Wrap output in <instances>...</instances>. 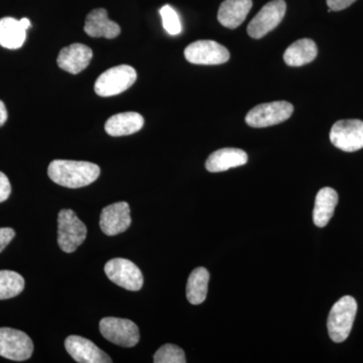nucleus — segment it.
<instances>
[{
  "mask_svg": "<svg viewBox=\"0 0 363 363\" xmlns=\"http://www.w3.org/2000/svg\"><path fill=\"white\" fill-rule=\"evenodd\" d=\"M252 7V0H225L219 7V23L225 28H238L245 21Z\"/></svg>",
  "mask_w": 363,
  "mask_h": 363,
  "instance_id": "f3484780",
  "label": "nucleus"
},
{
  "mask_svg": "<svg viewBox=\"0 0 363 363\" xmlns=\"http://www.w3.org/2000/svg\"><path fill=\"white\" fill-rule=\"evenodd\" d=\"M332 145L343 152H353L363 149V121L345 119L334 123L330 131Z\"/></svg>",
  "mask_w": 363,
  "mask_h": 363,
  "instance_id": "1a4fd4ad",
  "label": "nucleus"
},
{
  "mask_svg": "<svg viewBox=\"0 0 363 363\" xmlns=\"http://www.w3.org/2000/svg\"><path fill=\"white\" fill-rule=\"evenodd\" d=\"M247 161V154L245 150L225 147L210 155L205 166L210 173H220L231 168L243 166Z\"/></svg>",
  "mask_w": 363,
  "mask_h": 363,
  "instance_id": "dca6fc26",
  "label": "nucleus"
},
{
  "mask_svg": "<svg viewBox=\"0 0 363 363\" xmlns=\"http://www.w3.org/2000/svg\"><path fill=\"white\" fill-rule=\"evenodd\" d=\"M7 111L6 104L0 100V128L6 123L7 121Z\"/></svg>",
  "mask_w": 363,
  "mask_h": 363,
  "instance_id": "c85d7f7f",
  "label": "nucleus"
},
{
  "mask_svg": "<svg viewBox=\"0 0 363 363\" xmlns=\"http://www.w3.org/2000/svg\"><path fill=\"white\" fill-rule=\"evenodd\" d=\"M357 0H327V6L333 11H340L347 9Z\"/></svg>",
  "mask_w": 363,
  "mask_h": 363,
  "instance_id": "cd10ccee",
  "label": "nucleus"
},
{
  "mask_svg": "<svg viewBox=\"0 0 363 363\" xmlns=\"http://www.w3.org/2000/svg\"><path fill=\"white\" fill-rule=\"evenodd\" d=\"M286 11L285 0H272L260 9L247 26V33L252 39H262L274 30L283 21Z\"/></svg>",
  "mask_w": 363,
  "mask_h": 363,
  "instance_id": "6e6552de",
  "label": "nucleus"
},
{
  "mask_svg": "<svg viewBox=\"0 0 363 363\" xmlns=\"http://www.w3.org/2000/svg\"><path fill=\"white\" fill-rule=\"evenodd\" d=\"M102 336L121 347H133L140 341V330L135 322L121 318L106 317L100 321Z\"/></svg>",
  "mask_w": 363,
  "mask_h": 363,
  "instance_id": "423d86ee",
  "label": "nucleus"
},
{
  "mask_svg": "<svg viewBox=\"0 0 363 363\" xmlns=\"http://www.w3.org/2000/svg\"><path fill=\"white\" fill-rule=\"evenodd\" d=\"M11 193V186L6 174L0 172V203L6 201Z\"/></svg>",
  "mask_w": 363,
  "mask_h": 363,
  "instance_id": "a878e982",
  "label": "nucleus"
},
{
  "mask_svg": "<svg viewBox=\"0 0 363 363\" xmlns=\"http://www.w3.org/2000/svg\"><path fill=\"white\" fill-rule=\"evenodd\" d=\"M185 352L174 344H164L157 351L154 357L155 363H185Z\"/></svg>",
  "mask_w": 363,
  "mask_h": 363,
  "instance_id": "b1692460",
  "label": "nucleus"
},
{
  "mask_svg": "<svg viewBox=\"0 0 363 363\" xmlns=\"http://www.w3.org/2000/svg\"><path fill=\"white\" fill-rule=\"evenodd\" d=\"M185 58L196 65H221L230 58L228 50L214 40H197L186 48Z\"/></svg>",
  "mask_w": 363,
  "mask_h": 363,
  "instance_id": "9d476101",
  "label": "nucleus"
},
{
  "mask_svg": "<svg viewBox=\"0 0 363 363\" xmlns=\"http://www.w3.org/2000/svg\"><path fill=\"white\" fill-rule=\"evenodd\" d=\"M48 175L60 186L78 189L96 181L100 175V168L89 162L55 160L48 168Z\"/></svg>",
  "mask_w": 363,
  "mask_h": 363,
  "instance_id": "f257e3e1",
  "label": "nucleus"
},
{
  "mask_svg": "<svg viewBox=\"0 0 363 363\" xmlns=\"http://www.w3.org/2000/svg\"><path fill=\"white\" fill-rule=\"evenodd\" d=\"M138 74L133 67L121 65L105 71L95 82L94 90L101 97L116 96L135 82Z\"/></svg>",
  "mask_w": 363,
  "mask_h": 363,
  "instance_id": "20e7f679",
  "label": "nucleus"
},
{
  "mask_svg": "<svg viewBox=\"0 0 363 363\" xmlns=\"http://www.w3.org/2000/svg\"><path fill=\"white\" fill-rule=\"evenodd\" d=\"M357 313V303L351 296H345L334 304L327 321L329 337L332 341L341 343L348 338Z\"/></svg>",
  "mask_w": 363,
  "mask_h": 363,
  "instance_id": "f03ea898",
  "label": "nucleus"
},
{
  "mask_svg": "<svg viewBox=\"0 0 363 363\" xmlns=\"http://www.w3.org/2000/svg\"><path fill=\"white\" fill-rule=\"evenodd\" d=\"M25 289V279L18 272L0 271V300L20 295Z\"/></svg>",
  "mask_w": 363,
  "mask_h": 363,
  "instance_id": "5701e85b",
  "label": "nucleus"
},
{
  "mask_svg": "<svg viewBox=\"0 0 363 363\" xmlns=\"http://www.w3.org/2000/svg\"><path fill=\"white\" fill-rule=\"evenodd\" d=\"M293 112L294 106L290 102L274 101L259 104L248 112L245 123L252 128H269L288 121Z\"/></svg>",
  "mask_w": 363,
  "mask_h": 363,
  "instance_id": "39448f33",
  "label": "nucleus"
},
{
  "mask_svg": "<svg viewBox=\"0 0 363 363\" xmlns=\"http://www.w3.org/2000/svg\"><path fill=\"white\" fill-rule=\"evenodd\" d=\"M85 33L92 38L114 39L121 33V26L109 20L106 9H97L86 16Z\"/></svg>",
  "mask_w": 363,
  "mask_h": 363,
  "instance_id": "2eb2a0df",
  "label": "nucleus"
},
{
  "mask_svg": "<svg viewBox=\"0 0 363 363\" xmlns=\"http://www.w3.org/2000/svg\"><path fill=\"white\" fill-rule=\"evenodd\" d=\"M106 276L116 285L125 290L140 291L143 285V276L140 269L130 260L113 259L104 267Z\"/></svg>",
  "mask_w": 363,
  "mask_h": 363,
  "instance_id": "9b49d317",
  "label": "nucleus"
},
{
  "mask_svg": "<svg viewBox=\"0 0 363 363\" xmlns=\"http://www.w3.org/2000/svg\"><path fill=\"white\" fill-rule=\"evenodd\" d=\"M318 55L317 45L310 39L298 40L291 45L284 54V60L288 66L301 67L311 63Z\"/></svg>",
  "mask_w": 363,
  "mask_h": 363,
  "instance_id": "aec40b11",
  "label": "nucleus"
},
{
  "mask_svg": "<svg viewBox=\"0 0 363 363\" xmlns=\"http://www.w3.org/2000/svg\"><path fill=\"white\" fill-rule=\"evenodd\" d=\"M93 57L92 50L83 44H73L63 48L57 63L62 70L70 74H79L89 66Z\"/></svg>",
  "mask_w": 363,
  "mask_h": 363,
  "instance_id": "4468645a",
  "label": "nucleus"
},
{
  "mask_svg": "<svg viewBox=\"0 0 363 363\" xmlns=\"http://www.w3.org/2000/svg\"><path fill=\"white\" fill-rule=\"evenodd\" d=\"M87 227L71 209H63L58 216V245L66 253H72L86 240Z\"/></svg>",
  "mask_w": 363,
  "mask_h": 363,
  "instance_id": "7ed1b4c3",
  "label": "nucleus"
},
{
  "mask_svg": "<svg viewBox=\"0 0 363 363\" xmlns=\"http://www.w3.org/2000/svg\"><path fill=\"white\" fill-rule=\"evenodd\" d=\"M337 203L338 194L334 189L322 188L316 196L314 211H313V220L315 225L321 228L326 226L333 217Z\"/></svg>",
  "mask_w": 363,
  "mask_h": 363,
  "instance_id": "6ab92c4d",
  "label": "nucleus"
},
{
  "mask_svg": "<svg viewBox=\"0 0 363 363\" xmlns=\"http://www.w3.org/2000/svg\"><path fill=\"white\" fill-rule=\"evenodd\" d=\"M21 25H23V28H26V30H28V28H30V26H32V23H30V20L26 18H21Z\"/></svg>",
  "mask_w": 363,
  "mask_h": 363,
  "instance_id": "c756f323",
  "label": "nucleus"
},
{
  "mask_svg": "<svg viewBox=\"0 0 363 363\" xmlns=\"http://www.w3.org/2000/svg\"><path fill=\"white\" fill-rule=\"evenodd\" d=\"M26 30L21 21L13 18L0 20V45L9 50L20 49L25 44Z\"/></svg>",
  "mask_w": 363,
  "mask_h": 363,
  "instance_id": "412c9836",
  "label": "nucleus"
},
{
  "mask_svg": "<svg viewBox=\"0 0 363 363\" xmlns=\"http://www.w3.org/2000/svg\"><path fill=\"white\" fill-rule=\"evenodd\" d=\"M16 236L13 228H0V252L6 250L7 245L11 243Z\"/></svg>",
  "mask_w": 363,
  "mask_h": 363,
  "instance_id": "bb28decb",
  "label": "nucleus"
},
{
  "mask_svg": "<svg viewBox=\"0 0 363 363\" xmlns=\"http://www.w3.org/2000/svg\"><path fill=\"white\" fill-rule=\"evenodd\" d=\"M210 274L205 267H197L191 272L187 283V298L192 305H200L206 300Z\"/></svg>",
  "mask_w": 363,
  "mask_h": 363,
  "instance_id": "4be33fe9",
  "label": "nucleus"
},
{
  "mask_svg": "<svg viewBox=\"0 0 363 363\" xmlns=\"http://www.w3.org/2000/svg\"><path fill=\"white\" fill-rule=\"evenodd\" d=\"M33 343L25 332L16 329L0 328V357L14 362H25L32 357Z\"/></svg>",
  "mask_w": 363,
  "mask_h": 363,
  "instance_id": "0eeeda50",
  "label": "nucleus"
},
{
  "mask_svg": "<svg viewBox=\"0 0 363 363\" xmlns=\"http://www.w3.org/2000/svg\"><path fill=\"white\" fill-rule=\"evenodd\" d=\"M66 350L79 363H111L112 359L92 341L71 335L65 341Z\"/></svg>",
  "mask_w": 363,
  "mask_h": 363,
  "instance_id": "ddd939ff",
  "label": "nucleus"
},
{
  "mask_svg": "<svg viewBox=\"0 0 363 363\" xmlns=\"http://www.w3.org/2000/svg\"><path fill=\"white\" fill-rule=\"evenodd\" d=\"M160 13L162 16V26L169 35H177L182 32L180 18L173 7L167 4L162 7Z\"/></svg>",
  "mask_w": 363,
  "mask_h": 363,
  "instance_id": "393cba45",
  "label": "nucleus"
},
{
  "mask_svg": "<svg viewBox=\"0 0 363 363\" xmlns=\"http://www.w3.org/2000/svg\"><path fill=\"white\" fill-rule=\"evenodd\" d=\"M145 119L136 112H123L111 116L105 123V131L111 136L130 135L142 130Z\"/></svg>",
  "mask_w": 363,
  "mask_h": 363,
  "instance_id": "a211bd4d",
  "label": "nucleus"
},
{
  "mask_svg": "<svg viewBox=\"0 0 363 363\" xmlns=\"http://www.w3.org/2000/svg\"><path fill=\"white\" fill-rule=\"evenodd\" d=\"M130 205L126 202L114 203L102 210L100 215V228L108 236L124 233L130 226Z\"/></svg>",
  "mask_w": 363,
  "mask_h": 363,
  "instance_id": "f8f14e48",
  "label": "nucleus"
}]
</instances>
